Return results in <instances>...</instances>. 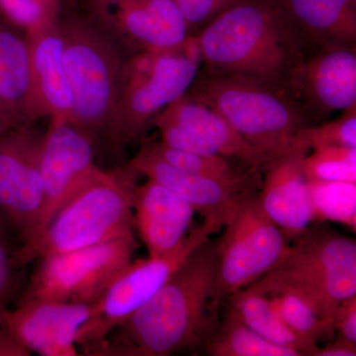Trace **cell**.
<instances>
[{
  "label": "cell",
  "instance_id": "cell-1",
  "mask_svg": "<svg viewBox=\"0 0 356 356\" xmlns=\"http://www.w3.org/2000/svg\"><path fill=\"white\" fill-rule=\"evenodd\" d=\"M217 264L216 243L206 241L109 334L96 356H170L205 346L219 324Z\"/></svg>",
  "mask_w": 356,
  "mask_h": 356
},
{
  "label": "cell",
  "instance_id": "cell-2",
  "mask_svg": "<svg viewBox=\"0 0 356 356\" xmlns=\"http://www.w3.org/2000/svg\"><path fill=\"white\" fill-rule=\"evenodd\" d=\"M199 55L209 74L285 90L304 44L275 0H234L201 28Z\"/></svg>",
  "mask_w": 356,
  "mask_h": 356
},
{
  "label": "cell",
  "instance_id": "cell-3",
  "mask_svg": "<svg viewBox=\"0 0 356 356\" xmlns=\"http://www.w3.org/2000/svg\"><path fill=\"white\" fill-rule=\"evenodd\" d=\"M138 173L130 166L98 168L41 232L17 248L21 267L47 255L134 236V193Z\"/></svg>",
  "mask_w": 356,
  "mask_h": 356
},
{
  "label": "cell",
  "instance_id": "cell-4",
  "mask_svg": "<svg viewBox=\"0 0 356 356\" xmlns=\"http://www.w3.org/2000/svg\"><path fill=\"white\" fill-rule=\"evenodd\" d=\"M293 240L284 257L250 286L267 295H298L322 318L332 341L337 307L356 295L355 240L323 225H310Z\"/></svg>",
  "mask_w": 356,
  "mask_h": 356
},
{
  "label": "cell",
  "instance_id": "cell-5",
  "mask_svg": "<svg viewBox=\"0 0 356 356\" xmlns=\"http://www.w3.org/2000/svg\"><path fill=\"white\" fill-rule=\"evenodd\" d=\"M63 65L72 98L70 123L88 136L109 139L126 58L124 50L81 13L60 20Z\"/></svg>",
  "mask_w": 356,
  "mask_h": 356
},
{
  "label": "cell",
  "instance_id": "cell-6",
  "mask_svg": "<svg viewBox=\"0 0 356 356\" xmlns=\"http://www.w3.org/2000/svg\"><path fill=\"white\" fill-rule=\"evenodd\" d=\"M189 95L222 115L250 146L269 161L309 146L305 115L281 91L245 81L206 74L196 77Z\"/></svg>",
  "mask_w": 356,
  "mask_h": 356
},
{
  "label": "cell",
  "instance_id": "cell-7",
  "mask_svg": "<svg viewBox=\"0 0 356 356\" xmlns=\"http://www.w3.org/2000/svg\"><path fill=\"white\" fill-rule=\"evenodd\" d=\"M195 39L173 51H139L126 58L109 139H138L170 103L188 92L199 72Z\"/></svg>",
  "mask_w": 356,
  "mask_h": 356
},
{
  "label": "cell",
  "instance_id": "cell-8",
  "mask_svg": "<svg viewBox=\"0 0 356 356\" xmlns=\"http://www.w3.org/2000/svg\"><path fill=\"white\" fill-rule=\"evenodd\" d=\"M135 236L40 257L15 303L41 299L93 305L132 262Z\"/></svg>",
  "mask_w": 356,
  "mask_h": 356
},
{
  "label": "cell",
  "instance_id": "cell-9",
  "mask_svg": "<svg viewBox=\"0 0 356 356\" xmlns=\"http://www.w3.org/2000/svg\"><path fill=\"white\" fill-rule=\"evenodd\" d=\"M210 236L203 226L198 227L189 232L181 245L170 254L131 262L93 305L91 315L77 332V348H81L84 355L96 356L109 334L153 298Z\"/></svg>",
  "mask_w": 356,
  "mask_h": 356
},
{
  "label": "cell",
  "instance_id": "cell-10",
  "mask_svg": "<svg viewBox=\"0 0 356 356\" xmlns=\"http://www.w3.org/2000/svg\"><path fill=\"white\" fill-rule=\"evenodd\" d=\"M224 228L216 242L218 306L271 270L289 248L286 236L264 212L255 192L243 199Z\"/></svg>",
  "mask_w": 356,
  "mask_h": 356
},
{
  "label": "cell",
  "instance_id": "cell-11",
  "mask_svg": "<svg viewBox=\"0 0 356 356\" xmlns=\"http://www.w3.org/2000/svg\"><path fill=\"white\" fill-rule=\"evenodd\" d=\"M81 13L122 49L173 51L191 37L175 0H76Z\"/></svg>",
  "mask_w": 356,
  "mask_h": 356
},
{
  "label": "cell",
  "instance_id": "cell-12",
  "mask_svg": "<svg viewBox=\"0 0 356 356\" xmlns=\"http://www.w3.org/2000/svg\"><path fill=\"white\" fill-rule=\"evenodd\" d=\"M152 123L166 146L234 159L245 172L252 173L264 172L270 163L222 115L188 92L170 103Z\"/></svg>",
  "mask_w": 356,
  "mask_h": 356
},
{
  "label": "cell",
  "instance_id": "cell-13",
  "mask_svg": "<svg viewBox=\"0 0 356 356\" xmlns=\"http://www.w3.org/2000/svg\"><path fill=\"white\" fill-rule=\"evenodd\" d=\"M43 137L27 125L11 129L0 139V220L19 245L32 238L43 206Z\"/></svg>",
  "mask_w": 356,
  "mask_h": 356
},
{
  "label": "cell",
  "instance_id": "cell-14",
  "mask_svg": "<svg viewBox=\"0 0 356 356\" xmlns=\"http://www.w3.org/2000/svg\"><path fill=\"white\" fill-rule=\"evenodd\" d=\"M93 146V140L70 122L51 120L50 127L44 134L40 156L43 206L30 240L99 168L95 163Z\"/></svg>",
  "mask_w": 356,
  "mask_h": 356
},
{
  "label": "cell",
  "instance_id": "cell-15",
  "mask_svg": "<svg viewBox=\"0 0 356 356\" xmlns=\"http://www.w3.org/2000/svg\"><path fill=\"white\" fill-rule=\"evenodd\" d=\"M128 166L191 204L202 216L203 228L210 235L221 231L228 224L243 199L254 193L259 180V175L241 181H224L182 172L158 158L143 143Z\"/></svg>",
  "mask_w": 356,
  "mask_h": 356
},
{
  "label": "cell",
  "instance_id": "cell-16",
  "mask_svg": "<svg viewBox=\"0 0 356 356\" xmlns=\"http://www.w3.org/2000/svg\"><path fill=\"white\" fill-rule=\"evenodd\" d=\"M95 305V304H93ZM93 305L31 299L16 303L6 314L14 336L31 353L76 356V334Z\"/></svg>",
  "mask_w": 356,
  "mask_h": 356
},
{
  "label": "cell",
  "instance_id": "cell-17",
  "mask_svg": "<svg viewBox=\"0 0 356 356\" xmlns=\"http://www.w3.org/2000/svg\"><path fill=\"white\" fill-rule=\"evenodd\" d=\"M287 88L301 98L302 111L306 107L316 114H327L355 107V47H325L309 60L303 58Z\"/></svg>",
  "mask_w": 356,
  "mask_h": 356
},
{
  "label": "cell",
  "instance_id": "cell-18",
  "mask_svg": "<svg viewBox=\"0 0 356 356\" xmlns=\"http://www.w3.org/2000/svg\"><path fill=\"white\" fill-rule=\"evenodd\" d=\"M311 147L304 146L270 161L261 191L257 193L264 212L288 240L301 235L314 222L304 159Z\"/></svg>",
  "mask_w": 356,
  "mask_h": 356
},
{
  "label": "cell",
  "instance_id": "cell-19",
  "mask_svg": "<svg viewBox=\"0 0 356 356\" xmlns=\"http://www.w3.org/2000/svg\"><path fill=\"white\" fill-rule=\"evenodd\" d=\"M133 207L136 227L149 257H163L177 250L188 235L195 213L177 193L149 179L136 187Z\"/></svg>",
  "mask_w": 356,
  "mask_h": 356
},
{
  "label": "cell",
  "instance_id": "cell-20",
  "mask_svg": "<svg viewBox=\"0 0 356 356\" xmlns=\"http://www.w3.org/2000/svg\"><path fill=\"white\" fill-rule=\"evenodd\" d=\"M0 113L14 127L43 118L33 92L26 34L0 14Z\"/></svg>",
  "mask_w": 356,
  "mask_h": 356
},
{
  "label": "cell",
  "instance_id": "cell-21",
  "mask_svg": "<svg viewBox=\"0 0 356 356\" xmlns=\"http://www.w3.org/2000/svg\"><path fill=\"white\" fill-rule=\"evenodd\" d=\"M29 44L33 92L42 117L51 120L72 118V98L63 65L60 25L26 34Z\"/></svg>",
  "mask_w": 356,
  "mask_h": 356
},
{
  "label": "cell",
  "instance_id": "cell-22",
  "mask_svg": "<svg viewBox=\"0 0 356 356\" xmlns=\"http://www.w3.org/2000/svg\"><path fill=\"white\" fill-rule=\"evenodd\" d=\"M302 43L355 47L356 0H275Z\"/></svg>",
  "mask_w": 356,
  "mask_h": 356
},
{
  "label": "cell",
  "instance_id": "cell-23",
  "mask_svg": "<svg viewBox=\"0 0 356 356\" xmlns=\"http://www.w3.org/2000/svg\"><path fill=\"white\" fill-rule=\"evenodd\" d=\"M227 299V310L259 336L271 343L297 350L301 355H312L310 348L281 320L268 295L248 286Z\"/></svg>",
  "mask_w": 356,
  "mask_h": 356
},
{
  "label": "cell",
  "instance_id": "cell-24",
  "mask_svg": "<svg viewBox=\"0 0 356 356\" xmlns=\"http://www.w3.org/2000/svg\"><path fill=\"white\" fill-rule=\"evenodd\" d=\"M204 346L211 356H302L259 336L229 310Z\"/></svg>",
  "mask_w": 356,
  "mask_h": 356
},
{
  "label": "cell",
  "instance_id": "cell-25",
  "mask_svg": "<svg viewBox=\"0 0 356 356\" xmlns=\"http://www.w3.org/2000/svg\"><path fill=\"white\" fill-rule=\"evenodd\" d=\"M308 186L314 222H339L355 231V182L308 180Z\"/></svg>",
  "mask_w": 356,
  "mask_h": 356
},
{
  "label": "cell",
  "instance_id": "cell-26",
  "mask_svg": "<svg viewBox=\"0 0 356 356\" xmlns=\"http://www.w3.org/2000/svg\"><path fill=\"white\" fill-rule=\"evenodd\" d=\"M143 144L168 165L192 175L224 180V181H241L252 175H259V173L240 172L232 165L229 159L222 156L191 153V152L181 151V149L166 146L163 143L153 142V140H145Z\"/></svg>",
  "mask_w": 356,
  "mask_h": 356
},
{
  "label": "cell",
  "instance_id": "cell-27",
  "mask_svg": "<svg viewBox=\"0 0 356 356\" xmlns=\"http://www.w3.org/2000/svg\"><path fill=\"white\" fill-rule=\"evenodd\" d=\"M268 296L281 320L295 336L310 348L311 356L315 355L318 341L323 337H327V329L320 316L308 302L294 293L280 291Z\"/></svg>",
  "mask_w": 356,
  "mask_h": 356
},
{
  "label": "cell",
  "instance_id": "cell-28",
  "mask_svg": "<svg viewBox=\"0 0 356 356\" xmlns=\"http://www.w3.org/2000/svg\"><path fill=\"white\" fill-rule=\"evenodd\" d=\"M304 173L311 181L356 184V147H322L304 159Z\"/></svg>",
  "mask_w": 356,
  "mask_h": 356
},
{
  "label": "cell",
  "instance_id": "cell-29",
  "mask_svg": "<svg viewBox=\"0 0 356 356\" xmlns=\"http://www.w3.org/2000/svg\"><path fill=\"white\" fill-rule=\"evenodd\" d=\"M64 0H0V14L25 34L57 24Z\"/></svg>",
  "mask_w": 356,
  "mask_h": 356
},
{
  "label": "cell",
  "instance_id": "cell-30",
  "mask_svg": "<svg viewBox=\"0 0 356 356\" xmlns=\"http://www.w3.org/2000/svg\"><path fill=\"white\" fill-rule=\"evenodd\" d=\"M18 247L19 243L0 220V316L16 302L22 286L20 271L23 267L16 259Z\"/></svg>",
  "mask_w": 356,
  "mask_h": 356
},
{
  "label": "cell",
  "instance_id": "cell-31",
  "mask_svg": "<svg viewBox=\"0 0 356 356\" xmlns=\"http://www.w3.org/2000/svg\"><path fill=\"white\" fill-rule=\"evenodd\" d=\"M311 149L322 147H356V106L344 110L336 120L303 131Z\"/></svg>",
  "mask_w": 356,
  "mask_h": 356
},
{
  "label": "cell",
  "instance_id": "cell-32",
  "mask_svg": "<svg viewBox=\"0 0 356 356\" xmlns=\"http://www.w3.org/2000/svg\"><path fill=\"white\" fill-rule=\"evenodd\" d=\"M234 0H175L184 19L192 28H202Z\"/></svg>",
  "mask_w": 356,
  "mask_h": 356
},
{
  "label": "cell",
  "instance_id": "cell-33",
  "mask_svg": "<svg viewBox=\"0 0 356 356\" xmlns=\"http://www.w3.org/2000/svg\"><path fill=\"white\" fill-rule=\"evenodd\" d=\"M334 329L337 336L356 344V295L343 300L337 307Z\"/></svg>",
  "mask_w": 356,
  "mask_h": 356
},
{
  "label": "cell",
  "instance_id": "cell-34",
  "mask_svg": "<svg viewBox=\"0 0 356 356\" xmlns=\"http://www.w3.org/2000/svg\"><path fill=\"white\" fill-rule=\"evenodd\" d=\"M6 314L0 316V356H30L32 355L20 343L7 325Z\"/></svg>",
  "mask_w": 356,
  "mask_h": 356
},
{
  "label": "cell",
  "instance_id": "cell-35",
  "mask_svg": "<svg viewBox=\"0 0 356 356\" xmlns=\"http://www.w3.org/2000/svg\"><path fill=\"white\" fill-rule=\"evenodd\" d=\"M356 344L343 337L337 336L325 348L318 346L314 356H355Z\"/></svg>",
  "mask_w": 356,
  "mask_h": 356
},
{
  "label": "cell",
  "instance_id": "cell-36",
  "mask_svg": "<svg viewBox=\"0 0 356 356\" xmlns=\"http://www.w3.org/2000/svg\"><path fill=\"white\" fill-rule=\"evenodd\" d=\"M15 128L10 123L6 117L3 116L1 113H0V139L3 137L4 135L11 129Z\"/></svg>",
  "mask_w": 356,
  "mask_h": 356
}]
</instances>
